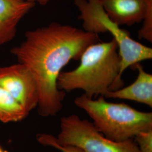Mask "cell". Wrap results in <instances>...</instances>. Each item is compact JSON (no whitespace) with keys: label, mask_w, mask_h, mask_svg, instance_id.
Returning <instances> with one entry per match:
<instances>
[{"label":"cell","mask_w":152,"mask_h":152,"mask_svg":"<svg viewBox=\"0 0 152 152\" xmlns=\"http://www.w3.org/2000/svg\"><path fill=\"white\" fill-rule=\"evenodd\" d=\"M109 18L120 26L142 22L152 0H100Z\"/></svg>","instance_id":"52a82bcc"},{"label":"cell","mask_w":152,"mask_h":152,"mask_svg":"<svg viewBox=\"0 0 152 152\" xmlns=\"http://www.w3.org/2000/svg\"><path fill=\"white\" fill-rule=\"evenodd\" d=\"M0 87L11 94L29 113L37 107V83L26 65L18 63L0 67Z\"/></svg>","instance_id":"8992f818"},{"label":"cell","mask_w":152,"mask_h":152,"mask_svg":"<svg viewBox=\"0 0 152 152\" xmlns=\"http://www.w3.org/2000/svg\"><path fill=\"white\" fill-rule=\"evenodd\" d=\"M138 71L135 81L129 86L107 92L105 99L128 100L152 107V75L137 63L134 66Z\"/></svg>","instance_id":"9c48e42d"},{"label":"cell","mask_w":152,"mask_h":152,"mask_svg":"<svg viewBox=\"0 0 152 152\" xmlns=\"http://www.w3.org/2000/svg\"><path fill=\"white\" fill-rule=\"evenodd\" d=\"M134 139L140 152H152V129L140 133Z\"/></svg>","instance_id":"7c38bea8"},{"label":"cell","mask_w":152,"mask_h":152,"mask_svg":"<svg viewBox=\"0 0 152 152\" xmlns=\"http://www.w3.org/2000/svg\"><path fill=\"white\" fill-rule=\"evenodd\" d=\"M80 11L78 19L83 29L96 34L109 32L118 45L121 58V75L126 69L152 58V49L131 37L127 31L112 20L104 11L100 0H74Z\"/></svg>","instance_id":"277c9868"},{"label":"cell","mask_w":152,"mask_h":152,"mask_svg":"<svg viewBox=\"0 0 152 152\" xmlns=\"http://www.w3.org/2000/svg\"><path fill=\"white\" fill-rule=\"evenodd\" d=\"M38 142L45 147H49L56 149L61 152H83L77 147L61 145L58 143L54 139V135L49 134H38L36 136Z\"/></svg>","instance_id":"8fae6325"},{"label":"cell","mask_w":152,"mask_h":152,"mask_svg":"<svg viewBox=\"0 0 152 152\" xmlns=\"http://www.w3.org/2000/svg\"><path fill=\"white\" fill-rule=\"evenodd\" d=\"M0 152H6V151H5L2 148H1V147L0 146Z\"/></svg>","instance_id":"5bb4252c"},{"label":"cell","mask_w":152,"mask_h":152,"mask_svg":"<svg viewBox=\"0 0 152 152\" xmlns=\"http://www.w3.org/2000/svg\"><path fill=\"white\" fill-rule=\"evenodd\" d=\"M80 60L76 69L60 72L57 83L60 90L66 93L81 90L87 98L93 99L124 86L121 58L114 39L89 46Z\"/></svg>","instance_id":"7a4b0ae2"},{"label":"cell","mask_w":152,"mask_h":152,"mask_svg":"<svg viewBox=\"0 0 152 152\" xmlns=\"http://www.w3.org/2000/svg\"><path fill=\"white\" fill-rule=\"evenodd\" d=\"M55 140L80 148L83 152H140L133 139L117 142L107 138L92 122L71 114L60 120V132Z\"/></svg>","instance_id":"5b68a950"},{"label":"cell","mask_w":152,"mask_h":152,"mask_svg":"<svg viewBox=\"0 0 152 152\" xmlns=\"http://www.w3.org/2000/svg\"><path fill=\"white\" fill-rule=\"evenodd\" d=\"M74 103L88 115L99 131L113 141L133 139L152 129V112L138 110L127 104L109 102L103 96L93 99L83 94Z\"/></svg>","instance_id":"3957f363"},{"label":"cell","mask_w":152,"mask_h":152,"mask_svg":"<svg viewBox=\"0 0 152 152\" xmlns=\"http://www.w3.org/2000/svg\"><path fill=\"white\" fill-rule=\"evenodd\" d=\"M99 40L98 34L54 22L28 31L22 43L11 49V54L35 78L40 116H55L61 110L66 93L58 87L60 72L71 60H80L86 49Z\"/></svg>","instance_id":"6da1fadb"},{"label":"cell","mask_w":152,"mask_h":152,"mask_svg":"<svg viewBox=\"0 0 152 152\" xmlns=\"http://www.w3.org/2000/svg\"><path fill=\"white\" fill-rule=\"evenodd\" d=\"M30 1L34 3L35 4H38L40 5H46L51 0H29Z\"/></svg>","instance_id":"4fadbf2b"},{"label":"cell","mask_w":152,"mask_h":152,"mask_svg":"<svg viewBox=\"0 0 152 152\" xmlns=\"http://www.w3.org/2000/svg\"><path fill=\"white\" fill-rule=\"evenodd\" d=\"M29 113L11 94L0 87V121L17 122L26 119Z\"/></svg>","instance_id":"30bf717a"},{"label":"cell","mask_w":152,"mask_h":152,"mask_svg":"<svg viewBox=\"0 0 152 152\" xmlns=\"http://www.w3.org/2000/svg\"><path fill=\"white\" fill-rule=\"evenodd\" d=\"M35 5L29 0H0V46L14 38L18 24Z\"/></svg>","instance_id":"ba28073f"}]
</instances>
